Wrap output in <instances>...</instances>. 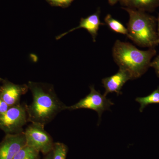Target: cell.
<instances>
[{"mask_svg":"<svg viewBox=\"0 0 159 159\" xmlns=\"http://www.w3.org/2000/svg\"><path fill=\"white\" fill-rule=\"evenodd\" d=\"M27 84L32 96V102L27 105L29 122L45 125L65 110L66 105L57 97L53 85L33 81Z\"/></svg>","mask_w":159,"mask_h":159,"instance_id":"6da1fadb","label":"cell"},{"mask_svg":"<svg viewBox=\"0 0 159 159\" xmlns=\"http://www.w3.org/2000/svg\"><path fill=\"white\" fill-rule=\"evenodd\" d=\"M156 53L154 48L142 51L129 43L119 40L116 41L113 48L114 61L119 69L129 74L131 80L139 78L145 74Z\"/></svg>","mask_w":159,"mask_h":159,"instance_id":"7a4b0ae2","label":"cell"},{"mask_svg":"<svg viewBox=\"0 0 159 159\" xmlns=\"http://www.w3.org/2000/svg\"><path fill=\"white\" fill-rule=\"evenodd\" d=\"M123 9L129 15L127 37L140 47L151 48L158 45L157 19L145 11L129 8Z\"/></svg>","mask_w":159,"mask_h":159,"instance_id":"3957f363","label":"cell"},{"mask_svg":"<svg viewBox=\"0 0 159 159\" xmlns=\"http://www.w3.org/2000/svg\"><path fill=\"white\" fill-rule=\"evenodd\" d=\"M28 122L27 104L25 103L10 107L5 113L0 114V129L6 134L23 132V127Z\"/></svg>","mask_w":159,"mask_h":159,"instance_id":"277c9868","label":"cell"},{"mask_svg":"<svg viewBox=\"0 0 159 159\" xmlns=\"http://www.w3.org/2000/svg\"><path fill=\"white\" fill-rule=\"evenodd\" d=\"M44 126L39 123H31L24 133L26 145L46 155L53 150L54 142L50 134L45 130Z\"/></svg>","mask_w":159,"mask_h":159,"instance_id":"5b68a950","label":"cell"},{"mask_svg":"<svg viewBox=\"0 0 159 159\" xmlns=\"http://www.w3.org/2000/svg\"><path fill=\"white\" fill-rule=\"evenodd\" d=\"M90 89L89 94L76 104L71 106H66L65 110L73 111L82 108L93 110L98 113L100 119L102 112L109 110L111 106L114 105V103L110 99L102 95L99 91L96 90L94 86H91Z\"/></svg>","mask_w":159,"mask_h":159,"instance_id":"8992f818","label":"cell"},{"mask_svg":"<svg viewBox=\"0 0 159 159\" xmlns=\"http://www.w3.org/2000/svg\"><path fill=\"white\" fill-rule=\"evenodd\" d=\"M26 145L24 132L19 134H6L0 142V159H13Z\"/></svg>","mask_w":159,"mask_h":159,"instance_id":"52a82bcc","label":"cell"},{"mask_svg":"<svg viewBox=\"0 0 159 159\" xmlns=\"http://www.w3.org/2000/svg\"><path fill=\"white\" fill-rule=\"evenodd\" d=\"M0 85V98L12 107L20 103L21 97L29 90L28 84H17L7 79H2Z\"/></svg>","mask_w":159,"mask_h":159,"instance_id":"ba28073f","label":"cell"},{"mask_svg":"<svg viewBox=\"0 0 159 159\" xmlns=\"http://www.w3.org/2000/svg\"><path fill=\"white\" fill-rule=\"evenodd\" d=\"M131 78L129 74L123 70L119 69V71L111 77L102 80L103 87L105 89L104 96L110 93H116L119 95L122 94L121 90L125 83Z\"/></svg>","mask_w":159,"mask_h":159,"instance_id":"9c48e42d","label":"cell"},{"mask_svg":"<svg viewBox=\"0 0 159 159\" xmlns=\"http://www.w3.org/2000/svg\"><path fill=\"white\" fill-rule=\"evenodd\" d=\"M104 25V24L100 21L99 12V11H97L96 13L91 15L85 18H81L78 26L76 28H73L67 32L59 34L56 37V39H61V38L65 36L67 34L77 29H86L90 34L93 38V41L94 42H95L96 41V38L98 34L99 27Z\"/></svg>","mask_w":159,"mask_h":159,"instance_id":"30bf717a","label":"cell"},{"mask_svg":"<svg viewBox=\"0 0 159 159\" xmlns=\"http://www.w3.org/2000/svg\"><path fill=\"white\" fill-rule=\"evenodd\" d=\"M121 2L127 8L143 11H152L159 6V0H124Z\"/></svg>","mask_w":159,"mask_h":159,"instance_id":"8fae6325","label":"cell"},{"mask_svg":"<svg viewBox=\"0 0 159 159\" xmlns=\"http://www.w3.org/2000/svg\"><path fill=\"white\" fill-rule=\"evenodd\" d=\"M136 101L140 104L139 111L141 112L149 104L159 103V88L147 97H138L136 99Z\"/></svg>","mask_w":159,"mask_h":159,"instance_id":"7c38bea8","label":"cell"},{"mask_svg":"<svg viewBox=\"0 0 159 159\" xmlns=\"http://www.w3.org/2000/svg\"><path fill=\"white\" fill-rule=\"evenodd\" d=\"M13 159H40V152L26 145L18 152Z\"/></svg>","mask_w":159,"mask_h":159,"instance_id":"4fadbf2b","label":"cell"},{"mask_svg":"<svg viewBox=\"0 0 159 159\" xmlns=\"http://www.w3.org/2000/svg\"><path fill=\"white\" fill-rule=\"evenodd\" d=\"M104 21L112 31L116 33L127 35L128 32L127 29L119 21L112 17L110 14H108L106 16Z\"/></svg>","mask_w":159,"mask_h":159,"instance_id":"5bb4252c","label":"cell"},{"mask_svg":"<svg viewBox=\"0 0 159 159\" xmlns=\"http://www.w3.org/2000/svg\"><path fill=\"white\" fill-rule=\"evenodd\" d=\"M68 148L65 144L55 142L52 152V159H66Z\"/></svg>","mask_w":159,"mask_h":159,"instance_id":"9a60e30c","label":"cell"},{"mask_svg":"<svg viewBox=\"0 0 159 159\" xmlns=\"http://www.w3.org/2000/svg\"><path fill=\"white\" fill-rule=\"evenodd\" d=\"M50 2L55 6H66L70 4L74 0H48Z\"/></svg>","mask_w":159,"mask_h":159,"instance_id":"2e32d148","label":"cell"},{"mask_svg":"<svg viewBox=\"0 0 159 159\" xmlns=\"http://www.w3.org/2000/svg\"><path fill=\"white\" fill-rule=\"evenodd\" d=\"M150 67L155 69L157 75L159 77V54L152 62H151Z\"/></svg>","mask_w":159,"mask_h":159,"instance_id":"e0dca14e","label":"cell"},{"mask_svg":"<svg viewBox=\"0 0 159 159\" xmlns=\"http://www.w3.org/2000/svg\"><path fill=\"white\" fill-rule=\"evenodd\" d=\"M10 107L4 100L0 98V114L5 113Z\"/></svg>","mask_w":159,"mask_h":159,"instance_id":"ac0fdd59","label":"cell"},{"mask_svg":"<svg viewBox=\"0 0 159 159\" xmlns=\"http://www.w3.org/2000/svg\"><path fill=\"white\" fill-rule=\"evenodd\" d=\"M43 159H52V151L48 154L46 155Z\"/></svg>","mask_w":159,"mask_h":159,"instance_id":"d6986e66","label":"cell"},{"mask_svg":"<svg viewBox=\"0 0 159 159\" xmlns=\"http://www.w3.org/2000/svg\"><path fill=\"white\" fill-rule=\"evenodd\" d=\"M108 1L110 4H111V5H113L114 4H116V3H117V2H119V1H121V2H122L124 0H108Z\"/></svg>","mask_w":159,"mask_h":159,"instance_id":"ffe728a7","label":"cell"},{"mask_svg":"<svg viewBox=\"0 0 159 159\" xmlns=\"http://www.w3.org/2000/svg\"><path fill=\"white\" fill-rule=\"evenodd\" d=\"M157 21L158 23V27L157 29L158 35V44H159V14L158 17L157 19Z\"/></svg>","mask_w":159,"mask_h":159,"instance_id":"44dd1931","label":"cell"},{"mask_svg":"<svg viewBox=\"0 0 159 159\" xmlns=\"http://www.w3.org/2000/svg\"><path fill=\"white\" fill-rule=\"evenodd\" d=\"M3 79H2V78H1V77H0V82H1V81H2V80Z\"/></svg>","mask_w":159,"mask_h":159,"instance_id":"7402d4cb","label":"cell"}]
</instances>
